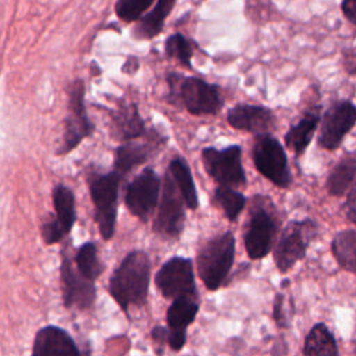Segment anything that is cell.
Listing matches in <instances>:
<instances>
[{"label": "cell", "mask_w": 356, "mask_h": 356, "mask_svg": "<svg viewBox=\"0 0 356 356\" xmlns=\"http://www.w3.org/2000/svg\"><path fill=\"white\" fill-rule=\"evenodd\" d=\"M195 43L184 36L181 32H175L170 35L164 42V53L167 58L177 60L185 68H192V57H193Z\"/></svg>", "instance_id": "4316f807"}, {"label": "cell", "mask_w": 356, "mask_h": 356, "mask_svg": "<svg viewBox=\"0 0 356 356\" xmlns=\"http://www.w3.org/2000/svg\"><path fill=\"white\" fill-rule=\"evenodd\" d=\"M320 110L321 108L318 106L307 110L305 115L285 134V145L296 156H300L312 142V138L320 122Z\"/></svg>", "instance_id": "ffe728a7"}, {"label": "cell", "mask_w": 356, "mask_h": 356, "mask_svg": "<svg viewBox=\"0 0 356 356\" xmlns=\"http://www.w3.org/2000/svg\"><path fill=\"white\" fill-rule=\"evenodd\" d=\"M165 136L160 135L156 129H150L147 131L146 142L136 143L129 140L120 145L114 152V170L124 177L136 165L147 161L149 157L165 143Z\"/></svg>", "instance_id": "9a60e30c"}, {"label": "cell", "mask_w": 356, "mask_h": 356, "mask_svg": "<svg viewBox=\"0 0 356 356\" xmlns=\"http://www.w3.org/2000/svg\"><path fill=\"white\" fill-rule=\"evenodd\" d=\"M202 160L204 170L217 184L231 188L246 184L241 146L231 145L224 149L204 147L202 150Z\"/></svg>", "instance_id": "9c48e42d"}, {"label": "cell", "mask_w": 356, "mask_h": 356, "mask_svg": "<svg viewBox=\"0 0 356 356\" xmlns=\"http://www.w3.org/2000/svg\"><path fill=\"white\" fill-rule=\"evenodd\" d=\"M356 179V159H342L330 172L327 178V191L331 196H342L355 184Z\"/></svg>", "instance_id": "cb8c5ba5"}, {"label": "cell", "mask_w": 356, "mask_h": 356, "mask_svg": "<svg viewBox=\"0 0 356 356\" xmlns=\"http://www.w3.org/2000/svg\"><path fill=\"white\" fill-rule=\"evenodd\" d=\"M75 266L83 277L90 281H96L103 273V264L97 257L96 245L93 242H86L75 253Z\"/></svg>", "instance_id": "83f0119b"}, {"label": "cell", "mask_w": 356, "mask_h": 356, "mask_svg": "<svg viewBox=\"0 0 356 356\" xmlns=\"http://www.w3.org/2000/svg\"><path fill=\"white\" fill-rule=\"evenodd\" d=\"M227 121L235 129L261 135L270 132L274 127L275 117L273 111L264 106L241 103L228 110Z\"/></svg>", "instance_id": "2e32d148"}, {"label": "cell", "mask_w": 356, "mask_h": 356, "mask_svg": "<svg viewBox=\"0 0 356 356\" xmlns=\"http://www.w3.org/2000/svg\"><path fill=\"white\" fill-rule=\"evenodd\" d=\"M154 0H117L114 6L115 15L124 22L139 21Z\"/></svg>", "instance_id": "f546056e"}, {"label": "cell", "mask_w": 356, "mask_h": 356, "mask_svg": "<svg viewBox=\"0 0 356 356\" xmlns=\"http://www.w3.org/2000/svg\"><path fill=\"white\" fill-rule=\"evenodd\" d=\"M253 161L259 172L280 188H288L292 177L282 145L270 134L256 135L252 150Z\"/></svg>", "instance_id": "ba28073f"}, {"label": "cell", "mask_w": 356, "mask_h": 356, "mask_svg": "<svg viewBox=\"0 0 356 356\" xmlns=\"http://www.w3.org/2000/svg\"><path fill=\"white\" fill-rule=\"evenodd\" d=\"M121 178L122 175L114 170L107 174L93 175L89 181L90 197L95 204V220L104 241L111 239L114 235Z\"/></svg>", "instance_id": "277c9868"}, {"label": "cell", "mask_w": 356, "mask_h": 356, "mask_svg": "<svg viewBox=\"0 0 356 356\" xmlns=\"http://www.w3.org/2000/svg\"><path fill=\"white\" fill-rule=\"evenodd\" d=\"M184 196L168 172L165 174L161 200L154 220V231L164 238H177L184 228Z\"/></svg>", "instance_id": "30bf717a"}, {"label": "cell", "mask_w": 356, "mask_h": 356, "mask_svg": "<svg viewBox=\"0 0 356 356\" xmlns=\"http://www.w3.org/2000/svg\"><path fill=\"white\" fill-rule=\"evenodd\" d=\"M342 63H343L345 71L349 75H356V47H349L343 51Z\"/></svg>", "instance_id": "d6a6232c"}, {"label": "cell", "mask_w": 356, "mask_h": 356, "mask_svg": "<svg viewBox=\"0 0 356 356\" xmlns=\"http://www.w3.org/2000/svg\"><path fill=\"white\" fill-rule=\"evenodd\" d=\"M113 135L121 140L129 142L147 134L145 120L142 118L138 104L134 102H118V106L111 110Z\"/></svg>", "instance_id": "d6986e66"}, {"label": "cell", "mask_w": 356, "mask_h": 356, "mask_svg": "<svg viewBox=\"0 0 356 356\" xmlns=\"http://www.w3.org/2000/svg\"><path fill=\"white\" fill-rule=\"evenodd\" d=\"M345 211H346L348 218L353 224H356V181L352 185L350 192L348 195V199H346V203H345Z\"/></svg>", "instance_id": "836d02e7"}, {"label": "cell", "mask_w": 356, "mask_h": 356, "mask_svg": "<svg viewBox=\"0 0 356 356\" xmlns=\"http://www.w3.org/2000/svg\"><path fill=\"white\" fill-rule=\"evenodd\" d=\"M64 235L65 234L63 232V229L60 228V225L57 224V221L54 218L47 220L42 225V236H43L44 243H47V245H51V243H56V242L61 241L64 238Z\"/></svg>", "instance_id": "4dcf8cb0"}, {"label": "cell", "mask_w": 356, "mask_h": 356, "mask_svg": "<svg viewBox=\"0 0 356 356\" xmlns=\"http://www.w3.org/2000/svg\"><path fill=\"white\" fill-rule=\"evenodd\" d=\"M199 305L195 298L182 296L174 299L167 310L168 345L174 350H181L186 342V327L195 320Z\"/></svg>", "instance_id": "e0dca14e"}, {"label": "cell", "mask_w": 356, "mask_h": 356, "mask_svg": "<svg viewBox=\"0 0 356 356\" xmlns=\"http://www.w3.org/2000/svg\"><path fill=\"white\" fill-rule=\"evenodd\" d=\"M213 202L214 204L221 207V210L224 211L229 221H235L239 213L243 210L246 199L243 195L234 191L231 186L221 185L214 191Z\"/></svg>", "instance_id": "f1b7e54d"}, {"label": "cell", "mask_w": 356, "mask_h": 356, "mask_svg": "<svg viewBox=\"0 0 356 356\" xmlns=\"http://www.w3.org/2000/svg\"><path fill=\"white\" fill-rule=\"evenodd\" d=\"M175 3L177 0H157L152 11L139 19L132 32V36L136 39L149 40L160 35L164 28V21L171 14Z\"/></svg>", "instance_id": "44dd1931"}, {"label": "cell", "mask_w": 356, "mask_h": 356, "mask_svg": "<svg viewBox=\"0 0 356 356\" xmlns=\"http://www.w3.org/2000/svg\"><path fill=\"white\" fill-rule=\"evenodd\" d=\"M53 204L56 211L54 220L57 221V224L60 225V228L65 235L70 234L76 220L75 199L71 189L61 184L56 185L53 189Z\"/></svg>", "instance_id": "603a6c76"}, {"label": "cell", "mask_w": 356, "mask_h": 356, "mask_svg": "<svg viewBox=\"0 0 356 356\" xmlns=\"http://www.w3.org/2000/svg\"><path fill=\"white\" fill-rule=\"evenodd\" d=\"M85 93V82L81 78L74 79L67 88L68 114L64 121L63 140L57 150V154L70 153L93 132V124L86 111Z\"/></svg>", "instance_id": "5b68a950"}, {"label": "cell", "mask_w": 356, "mask_h": 356, "mask_svg": "<svg viewBox=\"0 0 356 356\" xmlns=\"http://www.w3.org/2000/svg\"><path fill=\"white\" fill-rule=\"evenodd\" d=\"M149 280V256L143 250H132L110 277L108 291L121 310L128 313L129 307H140L146 302Z\"/></svg>", "instance_id": "6da1fadb"}, {"label": "cell", "mask_w": 356, "mask_h": 356, "mask_svg": "<svg viewBox=\"0 0 356 356\" xmlns=\"http://www.w3.org/2000/svg\"><path fill=\"white\" fill-rule=\"evenodd\" d=\"M356 124V107L348 100L334 103L321 118V128L318 134V145L323 149H337L345 135Z\"/></svg>", "instance_id": "5bb4252c"}, {"label": "cell", "mask_w": 356, "mask_h": 356, "mask_svg": "<svg viewBox=\"0 0 356 356\" xmlns=\"http://www.w3.org/2000/svg\"><path fill=\"white\" fill-rule=\"evenodd\" d=\"M168 171L184 196L185 206L195 210L197 207V193H196L195 182L192 178V172L186 161L182 157H174L170 161Z\"/></svg>", "instance_id": "484cf974"}, {"label": "cell", "mask_w": 356, "mask_h": 356, "mask_svg": "<svg viewBox=\"0 0 356 356\" xmlns=\"http://www.w3.org/2000/svg\"><path fill=\"white\" fill-rule=\"evenodd\" d=\"M273 317L275 320V324L280 328L288 327V316L285 312V298L282 293H277L274 298V306H273Z\"/></svg>", "instance_id": "1f68e13d"}, {"label": "cell", "mask_w": 356, "mask_h": 356, "mask_svg": "<svg viewBox=\"0 0 356 356\" xmlns=\"http://www.w3.org/2000/svg\"><path fill=\"white\" fill-rule=\"evenodd\" d=\"M277 232V220L270 199L257 196L252 209L250 220L245 234V248L250 259H263L273 246Z\"/></svg>", "instance_id": "8992f818"}, {"label": "cell", "mask_w": 356, "mask_h": 356, "mask_svg": "<svg viewBox=\"0 0 356 356\" xmlns=\"http://www.w3.org/2000/svg\"><path fill=\"white\" fill-rule=\"evenodd\" d=\"M316 231L314 221L309 218L286 224L274 249V261L281 273H286L296 261L305 257L309 243L316 236Z\"/></svg>", "instance_id": "52a82bcc"}, {"label": "cell", "mask_w": 356, "mask_h": 356, "mask_svg": "<svg viewBox=\"0 0 356 356\" xmlns=\"http://www.w3.org/2000/svg\"><path fill=\"white\" fill-rule=\"evenodd\" d=\"M167 83V103L185 108L193 115H214L224 106L218 86L209 83L203 78L168 72Z\"/></svg>", "instance_id": "7a4b0ae2"}, {"label": "cell", "mask_w": 356, "mask_h": 356, "mask_svg": "<svg viewBox=\"0 0 356 356\" xmlns=\"http://www.w3.org/2000/svg\"><path fill=\"white\" fill-rule=\"evenodd\" d=\"M303 356H339L335 338L325 324L313 325L305 338Z\"/></svg>", "instance_id": "7402d4cb"}, {"label": "cell", "mask_w": 356, "mask_h": 356, "mask_svg": "<svg viewBox=\"0 0 356 356\" xmlns=\"http://www.w3.org/2000/svg\"><path fill=\"white\" fill-rule=\"evenodd\" d=\"M152 338H153L154 343L159 345L157 350H160V349H161V345H164V343L168 342V328H164V327H160V325L154 327V328L152 330Z\"/></svg>", "instance_id": "e575fe53"}, {"label": "cell", "mask_w": 356, "mask_h": 356, "mask_svg": "<svg viewBox=\"0 0 356 356\" xmlns=\"http://www.w3.org/2000/svg\"><path fill=\"white\" fill-rule=\"evenodd\" d=\"M138 70H139V58L132 54L128 56L121 67V72H124L127 75H134L135 72H138Z\"/></svg>", "instance_id": "8d00e7d4"}, {"label": "cell", "mask_w": 356, "mask_h": 356, "mask_svg": "<svg viewBox=\"0 0 356 356\" xmlns=\"http://www.w3.org/2000/svg\"><path fill=\"white\" fill-rule=\"evenodd\" d=\"M332 254L338 264L350 273H356V229L338 232L331 243Z\"/></svg>", "instance_id": "d4e9b609"}, {"label": "cell", "mask_w": 356, "mask_h": 356, "mask_svg": "<svg viewBox=\"0 0 356 356\" xmlns=\"http://www.w3.org/2000/svg\"><path fill=\"white\" fill-rule=\"evenodd\" d=\"M160 179L153 168L147 167L140 171L128 185L125 204L128 210L139 220L146 221L159 200Z\"/></svg>", "instance_id": "4fadbf2b"}, {"label": "cell", "mask_w": 356, "mask_h": 356, "mask_svg": "<svg viewBox=\"0 0 356 356\" xmlns=\"http://www.w3.org/2000/svg\"><path fill=\"white\" fill-rule=\"evenodd\" d=\"M235 257V236L227 231L209 239L197 252V271L207 289L216 291L225 281Z\"/></svg>", "instance_id": "3957f363"}, {"label": "cell", "mask_w": 356, "mask_h": 356, "mask_svg": "<svg viewBox=\"0 0 356 356\" xmlns=\"http://www.w3.org/2000/svg\"><path fill=\"white\" fill-rule=\"evenodd\" d=\"M32 356H81L71 335L60 327L40 328L33 339Z\"/></svg>", "instance_id": "ac0fdd59"}, {"label": "cell", "mask_w": 356, "mask_h": 356, "mask_svg": "<svg viewBox=\"0 0 356 356\" xmlns=\"http://www.w3.org/2000/svg\"><path fill=\"white\" fill-rule=\"evenodd\" d=\"M60 273L64 306L68 309L78 307L79 310L90 307L96 299V288L93 281L83 277L81 271L72 266L68 246H64L61 250Z\"/></svg>", "instance_id": "7c38bea8"}, {"label": "cell", "mask_w": 356, "mask_h": 356, "mask_svg": "<svg viewBox=\"0 0 356 356\" xmlns=\"http://www.w3.org/2000/svg\"><path fill=\"white\" fill-rule=\"evenodd\" d=\"M156 285L164 298H195L196 288L192 261L181 256L170 259L156 274Z\"/></svg>", "instance_id": "8fae6325"}, {"label": "cell", "mask_w": 356, "mask_h": 356, "mask_svg": "<svg viewBox=\"0 0 356 356\" xmlns=\"http://www.w3.org/2000/svg\"><path fill=\"white\" fill-rule=\"evenodd\" d=\"M341 8H342L343 15L352 24H356V0H342Z\"/></svg>", "instance_id": "d590c367"}]
</instances>
